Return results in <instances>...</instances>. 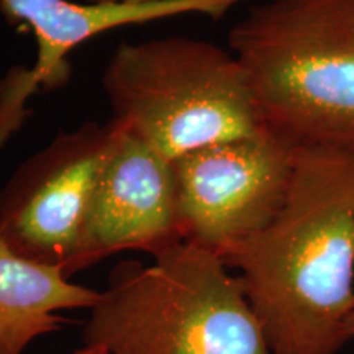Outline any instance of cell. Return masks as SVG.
Returning <instances> with one entry per match:
<instances>
[{
  "label": "cell",
  "mask_w": 354,
  "mask_h": 354,
  "mask_svg": "<svg viewBox=\"0 0 354 354\" xmlns=\"http://www.w3.org/2000/svg\"><path fill=\"white\" fill-rule=\"evenodd\" d=\"M73 354H109L107 349L102 346H97V344H86L82 349H77L76 353Z\"/></svg>",
  "instance_id": "obj_11"
},
{
  "label": "cell",
  "mask_w": 354,
  "mask_h": 354,
  "mask_svg": "<svg viewBox=\"0 0 354 354\" xmlns=\"http://www.w3.org/2000/svg\"><path fill=\"white\" fill-rule=\"evenodd\" d=\"M254 0H185L151 6H99L74 0H0L8 24L32 32L37 59L15 68L0 81V146L24 125L26 102L39 91L63 87L71 76L68 57L88 39L122 28L179 15L221 19L234 6Z\"/></svg>",
  "instance_id": "obj_8"
},
{
  "label": "cell",
  "mask_w": 354,
  "mask_h": 354,
  "mask_svg": "<svg viewBox=\"0 0 354 354\" xmlns=\"http://www.w3.org/2000/svg\"><path fill=\"white\" fill-rule=\"evenodd\" d=\"M100 292L69 281L63 269L17 254L0 238V354H24L38 336L63 328L56 312L91 310Z\"/></svg>",
  "instance_id": "obj_9"
},
{
  "label": "cell",
  "mask_w": 354,
  "mask_h": 354,
  "mask_svg": "<svg viewBox=\"0 0 354 354\" xmlns=\"http://www.w3.org/2000/svg\"><path fill=\"white\" fill-rule=\"evenodd\" d=\"M272 354H336L354 312V156L299 146L268 227L223 258Z\"/></svg>",
  "instance_id": "obj_1"
},
{
  "label": "cell",
  "mask_w": 354,
  "mask_h": 354,
  "mask_svg": "<svg viewBox=\"0 0 354 354\" xmlns=\"http://www.w3.org/2000/svg\"><path fill=\"white\" fill-rule=\"evenodd\" d=\"M117 127L86 122L28 158L0 190V238L17 254L69 277Z\"/></svg>",
  "instance_id": "obj_6"
},
{
  "label": "cell",
  "mask_w": 354,
  "mask_h": 354,
  "mask_svg": "<svg viewBox=\"0 0 354 354\" xmlns=\"http://www.w3.org/2000/svg\"><path fill=\"white\" fill-rule=\"evenodd\" d=\"M102 87L112 122L171 161L264 128L238 59L205 39L118 44Z\"/></svg>",
  "instance_id": "obj_4"
},
{
  "label": "cell",
  "mask_w": 354,
  "mask_h": 354,
  "mask_svg": "<svg viewBox=\"0 0 354 354\" xmlns=\"http://www.w3.org/2000/svg\"><path fill=\"white\" fill-rule=\"evenodd\" d=\"M115 127L69 276L120 251L158 256L183 243L174 165Z\"/></svg>",
  "instance_id": "obj_7"
},
{
  "label": "cell",
  "mask_w": 354,
  "mask_h": 354,
  "mask_svg": "<svg viewBox=\"0 0 354 354\" xmlns=\"http://www.w3.org/2000/svg\"><path fill=\"white\" fill-rule=\"evenodd\" d=\"M295 153L264 127L172 161L183 241L223 259L268 227L289 192Z\"/></svg>",
  "instance_id": "obj_5"
},
{
  "label": "cell",
  "mask_w": 354,
  "mask_h": 354,
  "mask_svg": "<svg viewBox=\"0 0 354 354\" xmlns=\"http://www.w3.org/2000/svg\"><path fill=\"white\" fill-rule=\"evenodd\" d=\"M346 335H348L349 339L354 338V312H353V315H351V318H349V322H348Z\"/></svg>",
  "instance_id": "obj_12"
},
{
  "label": "cell",
  "mask_w": 354,
  "mask_h": 354,
  "mask_svg": "<svg viewBox=\"0 0 354 354\" xmlns=\"http://www.w3.org/2000/svg\"><path fill=\"white\" fill-rule=\"evenodd\" d=\"M228 48L266 128L354 156V0H256Z\"/></svg>",
  "instance_id": "obj_2"
},
{
  "label": "cell",
  "mask_w": 354,
  "mask_h": 354,
  "mask_svg": "<svg viewBox=\"0 0 354 354\" xmlns=\"http://www.w3.org/2000/svg\"><path fill=\"white\" fill-rule=\"evenodd\" d=\"M82 338L109 354H272L240 277L184 241L115 266Z\"/></svg>",
  "instance_id": "obj_3"
},
{
  "label": "cell",
  "mask_w": 354,
  "mask_h": 354,
  "mask_svg": "<svg viewBox=\"0 0 354 354\" xmlns=\"http://www.w3.org/2000/svg\"><path fill=\"white\" fill-rule=\"evenodd\" d=\"M82 2L99 3V6H151V3L185 2V0H82Z\"/></svg>",
  "instance_id": "obj_10"
}]
</instances>
